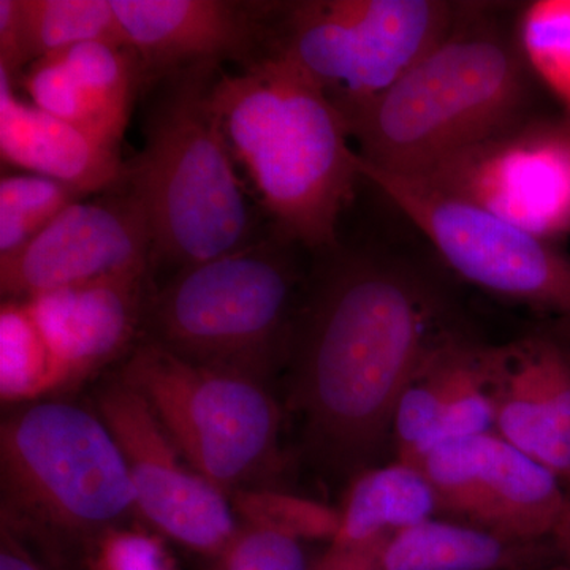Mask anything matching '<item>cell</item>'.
<instances>
[{"label": "cell", "instance_id": "obj_31", "mask_svg": "<svg viewBox=\"0 0 570 570\" xmlns=\"http://www.w3.org/2000/svg\"><path fill=\"white\" fill-rule=\"evenodd\" d=\"M553 538L554 540H557L558 547H560L562 553H564L566 560H568L570 569V497L564 519H562L560 528H558L557 532H554Z\"/></svg>", "mask_w": 570, "mask_h": 570}, {"label": "cell", "instance_id": "obj_19", "mask_svg": "<svg viewBox=\"0 0 570 570\" xmlns=\"http://www.w3.org/2000/svg\"><path fill=\"white\" fill-rule=\"evenodd\" d=\"M0 153L32 175L47 176L86 197L126 184L129 164L119 149L18 99L13 80L0 70Z\"/></svg>", "mask_w": 570, "mask_h": 570}, {"label": "cell", "instance_id": "obj_3", "mask_svg": "<svg viewBox=\"0 0 570 570\" xmlns=\"http://www.w3.org/2000/svg\"><path fill=\"white\" fill-rule=\"evenodd\" d=\"M532 78L515 32L468 3L433 50L344 121L363 160L414 175L530 116Z\"/></svg>", "mask_w": 570, "mask_h": 570}, {"label": "cell", "instance_id": "obj_28", "mask_svg": "<svg viewBox=\"0 0 570 570\" xmlns=\"http://www.w3.org/2000/svg\"><path fill=\"white\" fill-rule=\"evenodd\" d=\"M91 570H176L163 540L151 532L118 528L91 550Z\"/></svg>", "mask_w": 570, "mask_h": 570}, {"label": "cell", "instance_id": "obj_6", "mask_svg": "<svg viewBox=\"0 0 570 570\" xmlns=\"http://www.w3.org/2000/svg\"><path fill=\"white\" fill-rule=\"evenodd\" d=\"M3 521L88 543L138 517L127 461L96 409L66 400L22 404L0 428Z\"/></svg>", "mask_w": 570, "mask_h": 570}, {"label": "cell", "instance_id": "obj_11", "mask_svg": "<svg viewBox=\"0 0 570 570\" xmlns=\"http://www.w3.org/2000/svg\"><path fill=\"white\" fill-rule=\"evenodd\" d=\"M94 409L127 461L138 517L184 549L217 557L239 528L232 498L187 463L149 404L118 376L97 392Z\"/></svg>", "mask_w": 570, "mask_h": 570}, {"label": "cell", "instance_id": "obj_30", "mask_svg": "<svg viewBox=\"0 0 570 570\" xmlns=\"http://www.w3.org/2000/svg\"><path fill=\"white\" fill-rule=\"evenodd\" d=\"M0 570H48L26 546L20 531L6 521L0 535Z\"/></svg>", "mask_w": 570, "mask_h": 570}, {"label": "cell", "instance_id": "obj_14", "mask_svg": "<svg viewBox=\"0 0 570 570\" xmlns=\"http://www.w3.org/2000/svg\"><path fill=\"white\" fill-rule=\"evenodd\" d=\"M142 88L194 67H249L269 55L277 2L111 0Z\"/></svg>", "mask_w": 570, "mask_h": 570}, {"label": "cell", "instance_id": "obj_2", "mask_svg": "<svg viewBox=\"0 0 570 570\" xmlns=\"http://www.w3.org/2000/svg\"><path fill=\"white\" fill-rule=\"evenodd\" d=\"M212 100L273 235L322 254L337 249V225L362 176L347 124L324 89L266 55L235 73L220 70Z\"/></svg>", "mask_w": 570, "mask_h": 570}, {"label": "cell", "instance_id": "obj_5", "mask_svg": "<svg viewBox=\"0 0 570 570\" xmlns=\"http://www.w3.org/2000/svg\"><path fill=\"white\" fill-rule=\"evenodd\" d=\"M288 247L272 235L178 269L149 296L141 340L269 384L285 367L299 309Z\"/></svg>", "mask_w": 570, "mask_h": 570}, {"label": "cell", "instance_id": "obj_15", "mask_svg": "<svg viewBox=\"0 0 570 570\" xmlns=\"http://www.w3.org/2000/svg\"><path fill=\"white\" fill-rule=\"evenodd\" d=\"M494 431L570 487V344L531 332L487 351Z\"/></svg>", "mask_w": 570, "mask_h": 570}, {"label": "cell", "instance_id": "obj_17", "mask_svg": "<svg viewBox=\"0 0 570 570\" xmlns=\"http://www.w3.org/2000/svg\"><path fill=\"white\" fill-rule=\"evenodd\" d=\"M149 273L151 268L138 269L22 299L47 341L62 387L135 346L153 294Z\"/></svg>", "mask_w": 570, "mask_h": 570}, {"label": "cell", "instance_id": "obj_18", "mask_svg": "<svg viewBox=\"0 0 570 570\" xmlns=\"http://www.w3.org/2000/svg\"><path fill=\"white\" fill-rule=\"evenodd\" d=\"M22 85L37 108L119 149L142 77L126 45L91 41L32 62Z\"/></svg>", "mask_w": 570, "mask_h": 570}, {"label": "cell", "instance_id": "obj_10", "mask_svg": "<svg viewBox=\"0 0 570 570\" xmlns=\"http://www.w3.org/2000/svg\"><path fill=\"white\" fill-rule=\"evenodd\" d=\"M411 176L547 242L570 235V121L564 116L531 112Z\"/></svg>", "mask_w": 570, "mask_h": 570}, {"label": "cell", "instance_id": "obj_20", "mask_svg": "<svg viewBox=\"0 0 570 570\" xmlns=\"http://www.w3.org/2000/svg\"><path fill=\"white\" fill-rule=\"evenodd\" d=\"M330 550L370 551L438 515L436 494L419 468L395 461L367 469L348 487Z\"/></svg>", "mask_w": 570, "mask_h": 570}, {"label": "cell", "instance_id": "obj_27", "mask_svg": "<svg viewBox=\"0 0 570 570\" xmlns=\"http://www.w3.org/2000/svg\"><path fill=\"white\" fill-rule=\"evenodd\" d=\"M209 561V570H316L317 564L307 554L305 540L245 521H239L234 539Z\"/></svg>", "mask_w": 570, "mask_h": 570}, {"label": "cell", "instance_id": "obj_24", "mask_svg": "<svg viewBox=\"0 0 570 570\" xmlns=\"http://www.w3.org/2000/svg\"><path fill=\"white\" fill-rule=\"evenodd\" d=\"M513 32L532 77L553 94L570 121V0L528 3Z\"/></svg>", "mask_w": 570, "mask_h": 570}, {"label": "cell", "instance_id": "obj_9", "mask_svg": "<svg viewBox=\"0 0 570 570\" xmlns=\"http://www.w3.org/2000/svg\"><path fill=\"white\" fill-rule=\"evenodd\" d=\"M358 174L411 220L456 276L501 302L570 322V255L411 175L367 164Z\"/></svg>", "mask_w": 570, "mask_h": 570}, {"label": "cell", "instance_id": "obj_21", "mask_svg": "<svg viewBox=\"0 0 570 570\" xmlns=\"http://www.w3.org/2000/svg\"><path fill=\"white\" fill-rule=\"evenodd\" d=\"M539 543L431 519L387 540L374 570H530L542 557Z\"/></svg>", "mask_w": 570, "mask_h": 570}, {"label": "cell", "instance_id": "obj_7", "mask_svg": "<svg viewBox=\"0 0 570 570\" xmlns=\"http://www.w3.org/2000/svg\"><path fill=\"white\" fill-rule=\"evenodd\" d=\"M118 377L149 404L184 459L228 497L273 489L283 407L268 382L202 365L140 340Z\"/></svg>", "mask_w": 570, "mask_h": 570}, {"label": "cell", "instance_id": "obj_22", "mask_svg": "<svg viewBox=\"0 0 570 570\" xmlns=\"http://www.w3.org/2000/svg\"><path fill=\"white\" fill-rule=\"evenodd\" d=\"M62 387L58 366L39 325L22 299L0 309V395L3 403H29Z\"/></svg>", "mask_w": 570, "mask_h": 570}, {"label": "cell", "instance_id": "obj_13", "mask_svg": "<svg viewBox=\"0 0 570 570\" xmlns=\"http://www.w3.org/2000/svg\"><path fill=\"white\" fill-rule=\"evenodd\" d=\"M153 265L148 216L124 184L121 193L71 205L29 245L0 258V288L7 299H28Z\"/></svg>", "mask_w": 570, "mask_h": 570}, {"label": "cell", "instance_id": "obj_16", "mask_svg": "<svg viewBox=\"0 0 570 570\" xmlns=\"http://www.w3.org/2000/svg\"><path fill=\"white\" fill-rule=\"evenodd\" d=\"M487 351L456 332L428 356L397 401L396 461L417 468L441 445L494 431Z\"/></svg>", "mask_w": 570, "mask_h": 570}, {"label": "cell", "instance_id": "obj_8", "mask_svg": "<svg viewBox=\"0 0 570 570\" xmlns=\"http://www.w3.org/2000/svg\"><path fill=\"white\" fill-rule=\"evenodd\" d=\"M468 2H277L269 55L303 71L343 118L376 100L459 22Z\"/></svg>", "mask_w": 570, "mask_h": 570}, {"label": "cell", "instance_id": "obj_29", "mask_svg": "<svg viewBox=\"0 0 570 570\" xmlns=\"http://www.w3.org/2000/svg\"><path fill=\"white\" fill-rule=\"evenodd\" d=\"M28 63L31 66L32 59L20 0H0V70L14 80Z\"/></svg>", "mask_w": 570, "mask_h": 570}, {"label": "cell", "instance_id": "obj_23", "mask_svg": "<svg viewBox=\"0 0 570 570\" xmlns=\"http://www.w3.org/2000/svg\"><path fill=\"white\" fill-rule=\"evenodd\" d=\"M32 62L91 41L124 45L111 0H20Z\"/></svg>", "mask_w": 570, "mask_h": 570}, {"label": "cell", "instance_id": "obj_4", "mask_svg": "<svg viewBox=\"0 0 570 570\" xmlns=\"http://www.w3.org/2000/svg\"><path fill=\"white\" fill-rule=\"evenodd\" d=\"M220 67H194L159 86L145 119V148L127 186L148 216L154 265L204 264L257 239L254 212L214 111Z\"/></svg>", "mask_w": 570, "mask_h": 570}, {"label": "cell", "instance_id": "obj_25", "mask_svg": "<svg viewBox=\"0 0 570 570\" xmlns=\"http://www.w3.org/2000/svg\"><path fill=\"white\" fill-rule=\"evenodd\" d=\"M86 195L40 175H9L0 181V258L17 254Z\"/></svg>", "mask_w": 570, "mask_h": 570}, {"label": "cell", "instance_id": "obj_1", "mask_svg": "<svg viewBox=\"0 0 570 570\" xmlns=\"http://www.w3.org/2000/svg\"><path fill=\"white\" fill-rule=\"evenodd\" d=\"M328 255L299 303L285 362L287 406L311 466L352 482L376 468L404 389L459 330L441 288L414 266Z\"/></svg>", "mask_w": 570, "mask_h": 570}, {"label": "cell", "instance_id": "obj_26", "mask_svg": "<svg viewBox=\"0 0 570 570\" xmlns=\"http://www.w3.org/2000/svg\"><path fill=\"white\" fill-rule=\"evenodd\" d=\"M236 515L245 523L266 524L311 542H332L340 531L341 512L275 489L236 491L232 494Z\"/></svg>", "mask_w": 570, "mask_h": 570}, {"label": "cell", "instance_id": "obj_12", "mask_svg": "<svg viewBox=\"0 0 570 570\" xmlns=\"http://www.w3.org/2000/svg\"><path fill=\"white\" fill-rule=\"evenodd\" d=\"M417 468L436 494L438 517L504 538H553L568 510L564 482L497 431L441 445Z\"/></svg>", "mask_w": 570, "mask_h": 570}]
</instances>
